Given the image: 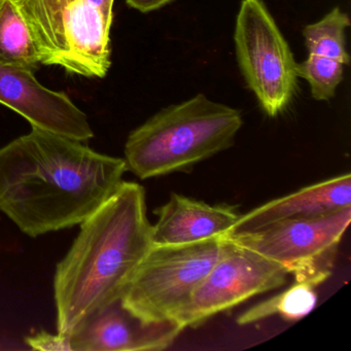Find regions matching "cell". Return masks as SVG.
<instances>
[{"label": "cell", "instance_id": "277c9868", "mask_svg": "<svg viewBox=\"0 0 351 351\" xmlns=\"http://www.w3.org/2000/svg\"><path fill=\"white\" fill-rule=\"evenodd\" d=\"M32 32L40 64L85 77L112 66V23L87 0H16Z\"/></svg>", "mask_w": 351, "mask_h": 351}, {"label": "cell", "instance_id": "5b68a950", "mask_svg": "<svg viewBox=\"0 0 351 351\" xmlns=\"http://www.w3.org/2000/svg\"><path fill=\"white\" fill-rule=\"evenodd\" d=\"M226 239L153 245L125 287L121 302L149 324L176 320L223 252Z\"/></svg>", "mask_w": 351, "mask_h": 351}, {"label": "cell", "instance_id": "e0dca14e", "mask_svg": "<svg viewBox=\"0 0 351 351\" xmlns=\"http://www.w3.org/2000/svg\"><path fill=\"white\" fill-rule=\"evenodd\" d=\"M173 0H126L127 5L141 13H149L165 7Z\"/></svg>", "mask_w": 351, "mask_h": 351}, {"label": "cell", "instance_id": "4fadbf2b", "mask_svg": "<svg viewBox=\"0 0 351 351\" xmlns=\"http://www.w3.org/2000/svg\"><path fill=\"white\" fill-rule=\"evenodd\" d=\"M0 63L34 71L40 57L16 0L0 3Z\"/></svg>", "mask_w": 351, "mask_h": 351}, {"label": "cell", "instance_id": "ba28073f", "mask_svg": "<svg viewBox=\"0 0 351 351\" xmlns=\"http://www.w3.org/2000/svg\"><path fill=\"white\" fill-rule=\"evenodd\" d=\"M225 239L221 256L176 317L184 328L198 326L215 314L287 282L289 273L285 267Z\"/></svg>", "mask_w": 351, "mask_h": 351}, {"label": "cell", "instance_id": "3957f363", "mask_svg": "<svg viewBox=\"0 0 351 351\" xmlns=\"http://www.w3.org/2000/svg\"><path fill=\"white\" fill-rule=\"evenodd\" d=\"M241 112L197 94L137 127L125 145L127 168L141 180L184 171L233 145Z\"/></svg>", "mask_w": 351, "mask_h": 351}, {"label": "cell", "instance_id": "9a60e30c", "mask_svg": "<svg viewBox=\"0 0 351 351\" xmlns=\"http://www.w3.org/2000/svg\"><path fill=\"white\" fill-rule=\"evenodd\" d=\"M349 26V16L339 8L332 9L319 21L305 26L302 34L308 54L348 64L350 56L346 50V29Z\"/></svg>", "mask_w": 351, "mask_h": 351}, {"label": "cell", "instance_id": "2e32d148", "mask_svg": "<svg viewBox=\"0 0 351 351\" xmlns=\"http://www.w3.org/2000/svg\"><path fill=\"white\" fill-rule=\"evenodd\" d=\"M298 77H303L309 84L312 97L317 101H328L336 94L344 75V64L317 55L308 54L302 63H297Z\"/></svg>", "mask_w": 351, "mask_h": 351}, {"label": "cell", "instance_id": "6da1fadb", "mask_svg": "<svg viewBox=\"0 0 351 351\" xmlns=\"http://www.w3.org/2000/svg\"><path fill=\"white\" fill-rule=\"evenodd\" d=\"M124 159L42 129L0 147V211L36 238L81 225L119 188Z\"/></svg>", "mask_w": 351, "mask_h": 351}, {"label": "cell", "instance_id": "8992f818", "mask_svg": "<svg viewBox=\"0 0 351 351\" xmlns=\"http://www.w3.org/2000/svg\"><path fill=\"white\" fill-rule=\"evenodd\" d=\"M234 43L242 75L261 108L269 117L278 116L295 94L297 63L263 0H242Z\"/></svg>", "mask_w": 351, "mask_h": 351}, {"label": "cell", "instance_id": "8fae6325", "mask_svg": "<svg viewBox=\"0 0 351 351\" xmlns=\"http://www.w3.org/2000/svg\"><path fill=\"white\" fill-rule=\"evenodd\" d=\"M351 207V176L341 174L270 201L240 215L225 238L254 233L279 223L316 219Z\"/></svg>", "mask_w": 351, "mask_h": 351}, {"label": "cell", "instance_id": "ac0fdd59", "mask_svg": "<svg viewBox=\"0 0 351 351\" xmlns=\"http://www.w3.org/2000/svg\"><path fill=\"white\" fill-rule=\"evenodd\" d=\"M0 3H1V0H0Z\"/></svg>", "mask_w": 351, "mask_h": 351}, {"label": "cell", "instance_id": "30bf717a", "mask_svg": "<svg viewBox=\"0 0 351 351\" xmlns=\"http://www.w3.org/2000/svg\"><path fill=\"white\" fill-rule=\"evenodd\" d=\"M0 104L26 119L32 128L83 143L94 137L87 114L66 94L45 87L34 71L0 63Z\"/></svg>", "mask_w": 351, "mask_h": 351}, {"label": "cell", "instance_id": "7c38bea8", "mask_svg": "<svg viewBox=\"0 0 351 351\" xmlns=\"http://www.w3.org/2000/svg\"><path fill=\"white\" fill-rule=\"evenodd\" d=\"M155 213L153 245H180L221 237L241 215L234 207L207 204L180 194H172Z\"/></svg>", "mask_w": 351, "mask_h": 351}, {"label": "cell", "instance_id": "52a82bcc", "mask_svg": "<svg viewBox=\"0 0 351 351\" xmlns=\"http://www.w3.org/2000/svg\"><path fill=\"white\" fill-rule=\"evenodd\" d=\"M351 221V207L316 219L289 221L227 238L281 265L297 282L317 287L332 274L337 252Z\"/></svg>", "mask_w": 351, "mask_h": 351}, {"label": "cell", "instance_id": "7a4b0ae2", "mask_svg": "<svg viewBox=\"0 0 351 351\" xmlns=\"http://www.w3.org/2000/svg\"><path fill=\"white\" fill-rule=\"evenodd\" d=\"M152 241L145 189L121 182L81 223L54 275L57 332L67 334L93 312L121 299Z\"/></svg>", "mask_w": 351, "mask_h": 351}, {"label": "cell", "instance_id": "9c48e42d", "mask_svg": "<svg viewBox=\"0 0 351 351\" xmlns=\"http://www.w3.org/2000/svg\"><path fill=\"white\" fill-rule=\"evenodd\" d=\"M186 330L176 320L149 324L116 300L88 316L67 334L36 332L26 344L36 350L160 351Z\"/></svg>", "mask_w": 351, "mask_h": 351}, {"label": "cell", "instance_id": "5bb4252c", "mask_svg": "<svg viewBox=\"0 0 351 351\" xmlns=\"http://www.w3.org/2000/svg\"><path fill=\"white\" fill-rule=\"evenodd\" d=\"M315 287L306 282H297L282 293L252 306L237 318L239 326H247L272 316L279 315L287 320L305 317L317 302Z\"/></svg>", "mask_w": 351, "mask_h": 351}]
</instances>
